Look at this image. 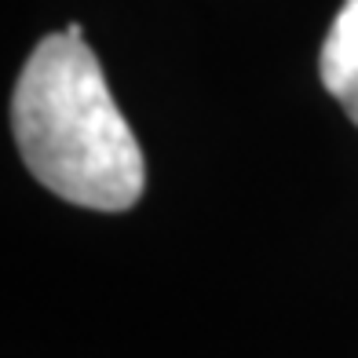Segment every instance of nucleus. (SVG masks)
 <instances>
[{"label": "nucleus", "instance_id": "f03ea898", "mask_svg": "<svg viewBox=\"0 0 358 358\" xmlns=\"http://www.w3.org/2000/svg\"><path fill=\"white\" fill-rule=\"evenodd\" d=\"M322 85L358 124V0H344L318 59Z\"/></svg>", "mask_w": 358, "mask_h": 358}, {"label": "nucleus", "instance_id": "f257e3e1", "mask_svg": "<svg viewBox=\"0 0 358 358\" xmlns=\"http://www.w3.org/2000/svg\"><path fill=\"white\" fill-rule=\"evenodd\" d=\"M11 124L26 169L62 201L124 213L143 198V150L77 22L26 59Z\"/></svg>", "mask_w": 358, "mask_h": 358}]
</instances>
